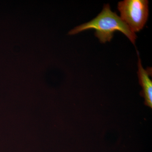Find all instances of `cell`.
Instances as JSON below:
<instances>
[{
    "label": "cell",
    "instance_id": "obj_1",
    "mask_svg": "<svg viewBox=\"0 0 152 152\" xmlns=\"http://www.w3.org/2000/svg\"><path fill=\"white\" fill-rule=\"evenodd\" d=\"M96 30L95 36L101 43L110 42L114 32L119 31L128 38L134 45L135 43L137 36L124 21L112 12L109 4H105L101 12L91 21L77 26L71 30L68 34L73 35L85 30Z\"/></svg>",
    "mask_w": 152,
    "mask_h": 152
},
{
    "label": "cell",
    "instance_id": "obj_2",
    "mask_svg": "<svg viewBox=\"0 0 152 152\" xmlns=\"http://www.w3.org/2000/svg\"><path fill=\"white\" fill-rule=\"evenodd\" d=\"M148 1L125 0L119 2L118 8L121 18L134 33L142 29L149 15Z\"/></svg>",
    "mask_w": 152,
    "mask_h": 152
},
{
    "label": "cell",
    "instance_id": "obj_3",
    "mask_svg": "<svg viewBox=\"0 0 152 152\" xmlns=\"http://www.w3.org/2000/svg\"><path fill=\"white\" fill-rule=\"evenodd\" d=\"M138 53V67L139 83L142 88L140 95L145 99V104L151 108H152V81L150 77L151 72L145 69L142 66L141 61Z\"/></svg>",
    "mask_w": 152,
    "mask_h": 152
}]
</instances>
